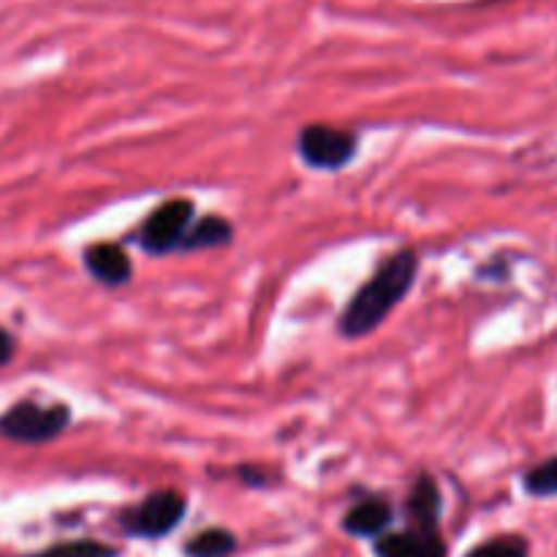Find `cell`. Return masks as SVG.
Segmentation results:
<instances>
[{
  "instance_id": "6da1fadb",
  "label": "cell",
  "mask_w": 557,
  "mask_h": 557,
  "mask_svg": "<svg viewBox=\"0 0 557 557\" xmlns=\"http://www.w3.org/2000/svg\"><path fill=\"white\" fill-rule=\"evenodd\" d=\"M419 259L413 250H400L384 261L379 272L354 294L348 308L341 315V332L346 337L370 335L384 324L386 315L397 308L403 297L411 292L417 281Z\"/></svg>"
},
{
  "instance_id": "277c9868",
  "label": "cell",
  "mask_w": 557,
  "mask_h": 557,
  "mask_svg": "<svg viewBox=\"0 0 557 557\" xmlns=\"http://www.w3.org/2000/svg\"><path fill=\"white\" fill-rule=\"evenodd\" d=\"M297 150L308 166L337 172L357 156V136L351 131L332 128V125H308L299 134Z\"/></svg>"
},
{
  "instance_id": "ba28073f",
  "label": "cell",
  "mask_w": 557,
  "mask_h": 557,
  "mask_svg": "<svg viewBox=\"0 0 557 557\" xmlns=\"http://www.w3.org/2000/svg\"><path fill=\"white\" fill-rule=\"evenodd\" d=\"M392 517H395V511L386 500L368 498L343 517V531L359 539H381L386 528L392 525Z\"/></svg>"
},
{
  "instance_id": "30bf717a",
  "label": "cell",
  "mask_w": 557,
  "mask_h": 557,
  "mask_svg": "<svg viewBox=\"0 0 557 557\" xmlns=\"http://www.w3.org/2000/svg\"><path fill=\"white\" fill-rule=\"evenodd\" d=\"M234 237L232 223L223 221V218L210 215L201 218V221H194L190 232L185 234L180 250H207V248H221V245H228Z\"/></svg>"
},
{
  "instance_id": "4fadbf2b",
  "label": "cell",
  "mask_w": 557,
  "mask_h": 557,
  "mask_svg": "<svg viewBox=\"0 0 557 557\" xmlns=\"http://www.w3.org/2000/svg\"><path fill=\"white\" fill-rule=\"evenodd\" d=\"M525 490L536 495V498H553V495H557V457L525 473Z\"/></svg>"
},
{
  "instance_id": "8fae6325",
  "label": "cell",
  "mask_w": 557,
  "mask_h": 557,
  "mask_svg": "<svg viewBox=\"0 0 557 557\" xmlns=\"http://www.w3.org/2000/svg\"><path fill=\"white\" fill-rule=\"evenodd\" d=\"M234 549H237V536L223 531V528L201 531L199 536H194L185 544V555L188 557H228Z\"/></svg>"
},
{
  "instance_id": "9c48e42d",
  "label": "cell",
  "mask_w": 557,
  "mask_h": 557,
  "mask_svg": "<svg viewBox=\"0 0 557 557\" xmlns=\"http://www.w3.org/2000/svg\"><path fill=\"white\" fill-rule=\"evenodd\" d=\"M408 517H411L413 528L419 531H438L441 520V490L433 479L422 476L413 484L411 495H408L406 504Z\"/></svg>"
},
{
  "instance_id": "7a4b0ae2",
  "label": "cell",
  "mask_w": 557,
  "mask_h": 557,
  "mask_svg": "<svg viewBox=\"0 0 557 557\" xmlns=\"http://www.w3.org/2000/svg\"><path fill=\"white\" fill-rule=\"evenodd\" d=\"M69 424L71 408L65 403L20 400L0 413V438L25 446H41L60 438Z\"/></svg>"
},
{
  "instance_id": "5b68a950",
  "label": "cell",
  "mask_w": 557,
  "mask_h": 557,
  "mask_svg": "<svg viewBox=\"0 0 557 557\" xmlns=\"http://www.w3.org/2000/svg\"><path fill=\"white\" fill-rule=\"evenodd\" d=\"M185 498L174 490H158L147 495L128 517H125V533L139 539H163L183 522Z\"/></svg>"
},
{
  "instance_id": "5bb4252c",
  "label": "cell",
  "mask_w": 557,
  "mask_h": 557,
  "mask_svg": "<svg viewBox=\"0 0 557 557\" xmlns=\"http://www.w3.org/2000/svg\"><path fill=\"white\" fill-rule=\"evenodd\" d=\"M466 557H528V542L522 536H498L473 547Z\"/></svg>"
},
{
  "instance_id": "8992f818",
  "label": "cell",
  "mask_w": 557,
  "mask_h": 557,
  "mask_svg": "<svg viewBox=\"0 0 557 557\" xmlns=\"http://www.w3.org/2000/svg\"><path fill=\"white\" fill-rule=\"evenodd\" d=\"M375 557H446V544L438 531H411L384 533L375 542Z\"/></svg>"
},
{
  "instance_id": "3957f363",
  "label": "cell",
  "mask_w": 557,
  "mask_h": 557,
  "mask_svg": "<svg viewBox=\"0 0 557 557\" xmlns=\"http://www.w3.org/2000/svg\"><path fill=\"white\" fill-rule=\"evenodd\" d=\"M194 226V205L188 199L163 201L150 212L139 232V245L152 256H166L180 250L185 234Z\"/></svg>"
},
{
  "instance_id": "7c38bea8",
  "label": "cell",
  "mask_w": 557,
  "mask_h": 557,
  "mask_svg": "<svg viewBox=\"0 0 557 557\" xmlns=\"http://www.w3.org/2000/svg\"><path fill=\"white\" fill-rule=\"evenodd\" d=\"M33 557H120V549L101 542H92V539H76V542L52 544V547L41 549V553H36Z\"/></svg>"
},
{
  "instance_id": "9a60e30c",
  "label": "cell",
  "mask_w": 557,
  "mask_h": 557,
  "mask_svg": "<svg viewBox=\"0 0 557 557\" xmlns=\"http://www.w3.org/2000/svg\"><path fill=\"white\" fill-rule=\"evenodd\" d=\"M16 354V337L14 332L5 330V326H0V368H5V364L14 359Z\"/></svg>"
},
{
  "instance_id": "2e32d148",
  "label": "cell",
  "mask_w": 557,
  "mask_h": 557,
  "mask_svg": "<svg viewBox=\"0 0 557 557\" xmlns=\"http://www.w3.org/2000/svg\"><path fill=\"white\" fill-rule=\"evenodd\" d=\"M243 482H248V484H264V476H261L259 471H250V468H243Z\"/></svg>"
},
{
  "instance_id": "52a82bcc",
  "label": "cell",
  "mask_w": 557,
  "mask_h": 557,
  "mask_svg": "<svg viewBox=\"0 0 557 557\" xmlns=\"http://www.w3.org/2000/svg\"><path fill=\"white\" fill-rule=\"evenodd\" d=\"M85 267L98 283L109 288L125 286L134 275V267H131V259L125 256V250L114 243H101L90 245L85 250Z\"/></svg>"
}]
</instances>
